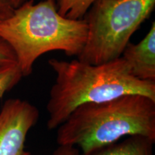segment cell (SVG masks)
Segmentation results:
<instances>
[{"label":"cell","instance_id":"6da1fadb","mask_svg":"<svg viewBox=\"0 0 155 155\" xmlns=\"http://www.w3.org/2000/svg\"><path fill=\"white\" fill-rule=\"evenodd\" d=\"M48 63L56 74L46 106L50 130L57 129L75 108L85 104L107 101L130 94L155 101V81L136 78L121 57L98 65L78 58L69 61L51 58Z\"/></svg>","mask_w":155,"mask_h":155},{"label":"cell","instance_id":"7a4b0ae2","mask_svg":"<svg viewBox=\"0 0 155 155\" xmlns=\"http://www.w3.org/2000/svg\"><path fill=\"white\" fill-rule=\"evenodd\" d=\"M133 135L155 140V101L142 95L79 106L57 128L56 141L90 153Z\"/></svg>","mask_w":155,"mask_h":155},{"label":"cell","instance_id":"3957f363","mask_svg":"<svg viewBox=\"0 0 155 155\" xmlns=\"http://www.w3.org/2000/svg\"><path fill=\"white\" fill-rule=\"evenodd\" d=\"M86 36L84 19L62 16L56 0H28L0 21V38L14 51L23 77L30 75L35 61L48 52L63 51L68 57H78Z\"/></svg>","mask_w":155,"mask_h":155},{"label":"cell","instance_id":"277c9868","mask_svg":"<svg viewBox=\"0 0 155 155\" xmlns=\"http://www.w3.org/2000/svg\"><path fill=\"white\" fill-rule=\"evenodd\" d=\"M154 8L155 0H96L83 17L87 36L78 59L98 65L121 57Z\"/></svg>","mask_w":155,"mask_h":155},{"label":"cell","instance_id":"5b68a950","mask_svg":"<svg viewBox=\"0 0 155 155\" xmlns=\"http://www.w3.org/2000/svg\"><path fill=\"white\" fill-rule=\"evenodd\" d=\"M39 117L38 108L28 101H6L0 111V155H32L25 141Z\"/></svg>","mask_w":155,"mask_h":155},{"label":"cell","instance_id":"8992f818","mask_svg":"<svg viewBox=\"0 0 155 155\" xmlns=\"http://www.w3.org/2000/svg\"><path fill=\"white\" fill-rule=\"evenodd\" d=\"M121 58L136 78L155 81V22L152 23L148 33L141 41L127 45Z\"/></svg>","mask_w":155,"mask_h":155},{"label":"cell","instance_id":"52a82bcc","mask_svg":"<svg viewBox=\"0 0 155 155\" xmlns=\"http://www.w3.org/2000/svg\"><path fill=\"white\" fill-rule=\"evenodd\" d=\"M154 143L144 136L133 135L90 153L81 152L73 146H58L52 155H154Z\"/></svg>","mask_w":155,"mask_h":155},{"label":"cell","instance_id":"ba28073f","mask_svg":"<svg viewBox=\"0 0 155 155\" xmlns=\"http://www.w3.org/2000/svg\"><path fill=\"white\" fill-rule=\"evenodd\" d=\"M96 0H56L59 14L71 19H81Z\"/></svg>","mask_w":155,"mask_h":155},{"label":"cell","instance_id":"9c48e42d","mask_svg":"<svg viewBox=\"0 0 155 155\" xmlns=\"http://www.w3.org/2000/svg\"><path fill=\"white\" fill-rule=\"evenodd\" d=\"M23 75L17 63L0 64V98L21 81Z\"/></svg>","mask_w":155,"mask_h":155},{"label":"cell","instance_id":"30bf717a","mask_svg":"<svg viewBox=\"0 0 155 155\" xmlns=\"http://www.w3.org/2000/svg\"><path fill=\"white\" fill-rule=\"evenodd\" d=\"M12 63H17L14 51L3 39L0 38V64Z\"/></svg>","mask_w":155,"mask_h":155},{"label":"cell","instance_id":"8fae6325","mask_svg":"<svg viewBox=\"0 0 155 155\" xmlns=\"http://www.w3.org/2000/svg\"><path fill=\"white\" fill-rule=\"evenodd\" d=\"M15 9L8 0H0V21L5 20L12 15Z\"/></svg>","mask_w":155,"mask_h":155},{"label":"cell","instance_id":"7c38bea8","mask_svg":"<svg viewBox=\"0 0 155 155\" xmlns=\"http://www.w3.org/2000/svg\"><path fill=\"white\" fill-rule=\"evenodd\" d=\"M9 3L11 4L12 6L14 7V9H16L17 7H20L23 4L28 2V0H8Z\"/></svg>","mask_w":155,"mask_h":155}]
</instances>
